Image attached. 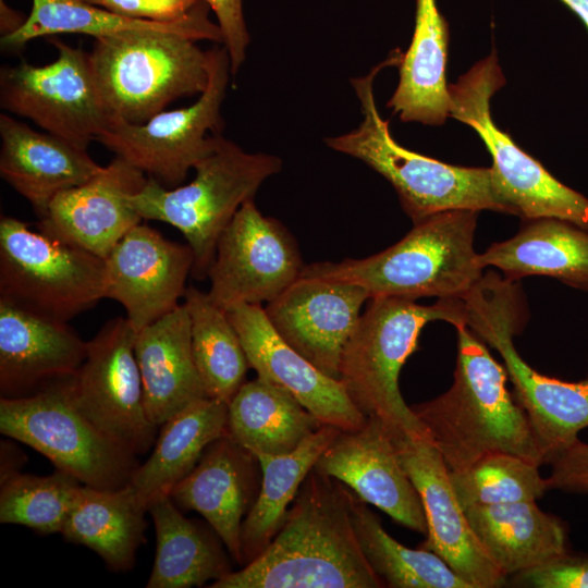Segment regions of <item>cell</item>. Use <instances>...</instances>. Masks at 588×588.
Wrapping results in <instances>:
<instances>
[{
    "mask_svg": "<svg viewBox=\"0 0 588 588\" xmlns=\"http://www.w3.org/2000/svg\"><path fill=\"white\" fill-rule=\"evenodd\" d=\"M348 493L343 483L313 468L265 550L208 587H385L358 544Z\"/></svg>",
    "mask_w": 588,
    "mask_h": 588,
    "instance_id": "cell-1",
    "label": "cell"
},
{
    "mask_svg": "<svg viewBox=\"0 0 588 588\" xmlns=\"http://www.w3.org/2000/svg\"><path fill=\"white\" fill-rule=\"evenodd\" d=\"M453 383L441 395L411 405L449 471L482 457L509 453L544 464L523 407L506 388L507 372L485 343L462 323Z\"/></svg>",
    "mask_w": 588,
    "mask_h": 588,
    "instance_id": "cell-2",
    "label": "cell"
},
{
    "mask_svg": "<svg viewBox=\"0 0 588 588\" xmlns=\"http://www.w3.org/2000/svg\"><path fill=\"white\" fill-rule=\"evenodd\" d=\"M477 218L474 210L436 213L378 254L315 262L302 273L356 283L370 298H463L483 275L474 248Z\"/></svg>",
    "mask_w": 588,
    "mask_h": 588,
    "instance_id": "cell-3",
    "label": "cell"
},
{
    "mask_svg": "<svg viewBox=\"0 0 588 588\" xmlns=\"http://www.w3.org/2000/svg\"><path fill=\"white\" fill-rule=\"evenodd\" d=\"M403 53L395 49L365 76L352 79L360 102L363 121L350 133L329 137L326 144L352 156L390 182L406 215L417 223L450 210H492L509 213L498 195L491 168L453 166L402 147L380 115L373 95L377 74L400 65Z\"/></svg>",
    "mask_w": 588,
    "mask_h": 588,
    "instance_id": "cell-4",
    "label": "cell"
},
{
    "mask_svg": "<svg viewBox=\"0 0 588 588\" xmlns=\"http://www.w3.org/2000/svg\"><path fill=\"white\" fill-rule=\"evenodd\" d=\"M369 301L343 350L339 380L358 409L379 419L394 438L427 439L401 394L400 372L428 322L465 324L463 299L439 298L430 306L401 297Z\"/></svg>",
    "mask_w": 588,
    "mask_h": 588,
    "instance_id": "cell-5",
    "label": "cell"
},
{
    "mask_svg": "<svg viewBox=\"0 0 588 588\" xmlns=\"http://www.w3.org/2000/svg\"><path fill=\"white\" fill-rule=\"evenodd\" d=\"M281 167L280 158L246 152L219 134L210 152L195 164L192 182L167 188L148 177L130 201L142 219L166 222L183 234L194 254L192 275L204 280L224 229Z\"/></svg>",
    "mask_w": 588,
    "mask_h": 588,
    "instance_id": "cell-6",
    "label": "cell"
},
{
    "mask_svg": "<svg viewBox=\"0 0 588 588\" xmlns=\"http://www.w3.org/2000/svg\"><path fill=\"white\" fill-rule=\"evenodd\" d=\"M516 281L482 275L463 298L465 324L504 362L514 397L525 411L544 463L568 448L588 427V375L568 382L532 369L517 353L513 336L522 329V295Z\"/></svg>",
    "mask_w": 588,
    "mask_h": 588,
    "instance_id": "cell-7",
    "label": "cell"
},
{
    "mask_svg": "<svg viewBox=\"0 0 588 588\" xmlns=\"http://www.w3.org/2000/svg\"><path fill=\"white\" fill-rule=\"evenodd\" d=\"M196 41L173 33L95 39L90 61L111 120L142 124L177 98L200 95L209 57Z\"/></svg>",
    "mask_w": 588,
    "mask_h": 588,
    "instance_id": "cell-8",
    "label": "cell"
},
{
    "mask_svg": "<svg viewBox=\"0 0 588 588\" xmlns=\"http://www.w3.org/2000/svg\"><path fill=\"white\" fill-rule=\"evenodd\" d=\"M505 85L497 52L449 84L450 117L468 125L492 158V181L509 213L523 220L556 218L588 230V198L555 179L493 122L492 96Z\"/></svg>",
    "mask_w": 588,
    "mask_h": 588,
    "instance_id": "cell-9",
    "label": "cell"
},
{
    "mask_svg": "<svg viewBox=\"0 0 588 588\" xmlns=\"http://www.w3.org/2000/svg\"><path fill=\"white\" fill-rule=\"evenodd\" d=\"M72 377V376H71ZM19 397L0 399V432L45 455L82 485L130 483L136 456L99 430L76 405L70 378Z\"/></svg>",
    "mask_w": 588,
    "mask_h": 588,
    "instance_id": "cell-10",
    "label": "cell"
},
{
    "mask_svg": "<svg viewBox=\"0 0 588 588\" xmlns=\"http://www.w3.org/2000/svg\"><path fill=\"white\" fill-rule=\"evenodd\" d=\"M106 290V260L13 217L0 221V298L69 321Z\"/></svg>",
    "mask_w": 588,
    "mask_h": 588,
    "instance_id": "cell-11",
    "label": "cell"
},
{
    "mask_svg": "<svg viewBox=\"0 0 588 588\" xmlns=\"http://www.w3.org/2000/svg\"><path fill=\"white\" fill-rule=\"evenodd\" d=\"M208 57L209 81L193 105L161 111L142 124L110 120L96 140L162 186H180L222 128L230 57L224 46L209 49Z\"/></svg>",
    "mask_w": 588,
    "mask_h": 588,
    "instance_id": "cell-12",
    "label": "cell"
},
{
    "mask_svg": "<svg viewBox=\"0 0 588 588\" xmlns=\"http://www.w3.org/2000/svg\"><path fill=\"white\" fill-rule=\"evenodd\" d=\"M51 42L58 50L54 61L45 65L21 61L1 69V108L87 149L111 120L90 56L63 41Z\"/></svg>",
    "mask_w": 588,
    "mask_h": 588,
    "instance_id": "cell-13",
    "label": "cell"
},
{
    "mask_svg": "<svg viewBox=\"0 0 588 588\" xmlns=\"http://www.w3.org/2000/svg\"><path fill=\"white\" fill-rule=\"evenodd\" d=\"M135 338L126 317L108 320L88 341L86 357L70 382L83 414L137 457L154 446L159 427L145 411Z\"/></svg>",
    "mask_w": 588,
    "mask_h": 588,
    "instance_id": "cell-14",
    "label": "cell"
},
{
    "mask_svg": "<svg viewBox=\"0 0 588 588\" xmlns=\"http://www.w3.org/2000/svg\"><path fill=\"white\" fill-rule=\"evenodd\" d=\"M298 245L277 219L264 216L254 199L237 210L219 237L208 279L219 308L270 303L302 274Z\"/></svg>",
    "mask_w": 588,
    "mask_h": 588,
    "instance_id": "cell-15",
    "label": "cell"
},
{
    "mask_svg": "<svg viewBox=\"0 0 588 588\" xmlns=\"http://www.w3.org/2000/svg\"><path fill=\"white\" fill-rule=\"evenodd\" d=\"M369 298L356 283L302 273L265 313L282 340L339 380L343 350Z\"/></svg>",
    "mask_w": 588,
    "mask_h": 588,
    "instance_id": "cell-16",
    "label": "cell"
},
{
    "mask_svg": "<svg viewBox=\"0 0 588 588\" xmlns=\"http://www.w3.org/2000/svg\"><path fill=\"white\" fill-rule=\"evenodd\" d=\"M394 440L426 515L427 538L420 548L440 556L470 588H497L506 584L507 577L475 536L437 449L425 438Z\"/></svg>",
    "mask_w": 588,
    "mask_h": 588,
    "instance_id": "cell-17",
    "label": "cell"
},
{
    "mask_svg": "<svg viewBox=\"0 0 588 588\" xmlns=\"http://www.w3.org/2000/svg\"><path fill=\"white\" fill-rule=\"evenodd\" d=\"M314 469L351 488L396 523L427 534L424 506L404 468L393 434L377 418L356 429L341 430Z\"/></svg>",
    "mask_w": 588,
    "mask_h": 588,
    "instance_id": "cell-18",
    "label": "cell"
},
{
    "mask_svg": "<svg viewBox=\"0 0 588 588\" xmlns=\"http://www.w3.org/2000/svg\"><path fill=\"white\" fill-rule=\"evenodd\" d=\"M105 260V298L124 307L126 319L137 332L180 305L194 254L188 244L169 241L140 222Z\"/></svg>",
    "mask_w": 588,
    "mask_h": 588,
    "instance_id": "cell-19",
    "label": "cell"
},
{
    "mask_svg": "<svg viewBox=\"0 0 588 588\" xmlns=\"http://www.w3.org/2000/svg\"><path fill=\"white\" fill-rule=\"evenodd\" d=\"M148 176L120 157L85 183L59 193L37 222L44 234L106 259L143 220L130 197Z\"/></svg>",
    "mask_w": 588,
    "mask_h": 588,
    "instance_id": "cell-20",
    "label": "cell"
},
{
    "mask_svg": "<svg viewBox=\"0 0 588 588\" xmlns=\"http://www.w3.org/2000/svg\"><path fill=\"white\" fill-rule=\"evenodd\" d=\"M226 313L257 377L289 391L323 425L352 430L365 424L367 417L341 381L324 375L282 340L261 305H238Z\"/></svg>",
    "mask_w": 588,
    "mask_h": 588,
    "instance_id": "cell-21",
    "label": "cell"
},
{
    "mask_svg": "<svg viewBox=\"0 0 588 588\" xmlns=\"http://www.w3.org/2000/svg\"><path fill=\"white\" fill-rule=\"evenodd\" d=\"M87 346L68 321L0 298L1 397L28 395L75 375Z\"/></svg>",
    "mask_w": 588,
    "mask_h": 588,
    "instance_id": "cell-22",
    "label": "cell"
},
{
    "mask_svg": "<svg viewBox=\"0 0 588 588\" xmlns=\"http://www.w3.org/2000/svg\"><path fill=\"white\" fill-rule=\"evenodd\" d=\"M255 462L254 454L225 433L208 445L169 494L180 510L199 513L242 566V524L258 494Z\"/></svg>",
    "mask_w": 588,
    "mask_h": 588,
    "instance_id": "cell-23",
    "label": "cell"
},
{
    "mask_svg": "<svg viewBox=\"0 0 588 588\" xmlns=\"http://www.w3.org/2000/svg\"><path fill=\"white\" fill-rule=\"evenodd\" d=\"M0 175L41 219L61 192L102 170L87 149L0 114Z\"/></svg>",
    "mask_w": 588,
    "mask_h": 588,
    "instance_id": "cell-24",
    "label": "cell"
},
{
    "mask_svg": "<svg viewBox=\"0 0 588 588\" xmlns=\"http://www.w3.org/2000/svg\"><path fill=\"white\" fill-rule=\"evenodd\" d=\"M135 356L145 411L157 427L207 397L192 354L191 318L184 303L136 332Z\"/></svg>",
    "mask_w": 588,
    "mask_h": 588,
    "instance_id": "cell-25",
    "label": "cell"
},
{
    "mask_svg": "<svg viewBox=\"0 0 588 588\" xmlns=\"http://www.w3.org/2000/svg\"><path fill=\"white\" fill-rule=\"evenodd\" d=\"M523 222L513 237L479 254L481 267L498 268L512 281L544 275L588 291V230L556 218Z\"/></svg>",
    "mask_w": 588,
    "mask_h": 588,
    "instance_id": "cell-26",
    "label": "cell"
},
{
    "mask_svg": "<svg viewBox=\"0 0 588 588\" xmlns=\"http://www.w3.org/2000/svg\"><path fill=\"white\" fill-rule=\"evenodd\" d=\"M478 541L509 578L567 552V531L536 501L476 505L464 510Z\"/></svg>",
    "mask_w": 588,
    "mask_h": 588,
    "instance_id": "cell-27",
    "label": "cell"
},
{
    "mask_svg": "<svg viewBox=\"0 0 588 588\" xmlns=\"http://www.w3.org/2000/svg\"><path fill=\"white\" fill-rule=\"evenodd\" d=\"M449 27L436 0H416L415 28L388 107L404 122L440 126L450 118Z\"/></svg>",
    "mask_w": 588,
    "mask_h": 588,
    "instance_id": "cell-28",
    "label": "cell"
},
{
    "mask_svg": "<svg viewBox=\"0 0 588 588\" xmlns=\"http://www.w3.org/2000/svg\"><path fill=\"white\" fill-rule=\"evenodd\" d=\"M32 10L14 33L1 36L5 50L20 49L28 41L57 34H85L95 39L147 33H173L223 44L218 24L208 17L204 3L194 14L177 22H155L125 17L82 0H32Z\"/></svg>",
    "mask_w": 588,
    "mask_h": 588,
    "instance_id": "cell-29",
    "label": "cell"
},
{
    "mask_svg": "<svg viewBox=\"0 0 588 588\" xmlns=\"http://www.w3.org/2000/svg\"><path fill=\"white\" fill-rule=\"evenodd\" d=\"M229 404L210 397L199 400L162 425L146 462L134 470L130 483L148 509L197 465L210 443L228 431Z\"/></svg>",
    "mask_w": 588,
    "mask_h": 588,
    "instance_id": "cell-30",
    "label": "cell"
},
{
    "mask_svg": "<svg viewBox=\"0 0 588 588\" xmlns=\"http://www.w3.org/2000/svg\"><path fill=\"white\" fill-rule=\"evenodd\" d=\"M147 512L131 483L118 489L82 486L61 535L95 551L111 569L125 572L145 542Z\"/></svg>",
    "mask_w": 588,
    "mask_h": 588,
    "instance_id": "cell-31",
    "label": "cell"
},
{
    "mask_svg": "<svg viewBox=\"0 0 588 588\" xmlns=\"http://www.w3.org/2000/svg\"><path fill=\"white\" fill-rule=\"evenodd\" d=\"M321 425L289 391L257 377L230 401L226 433L255 456L281 455Z\"/></svg>",
    "mask_w": 588,
    "mask_h": 588,
    "instance_id": "cell-32",
    "label": "cell"
},
{
    "mask_svg": "<svg viewBox=\"0 0 588 588\" xmlns=\"http://www.w3.org/2000/svg\"><path fill=\"white\" fill-rule=\"evenodd\" d=\"M148 513L155 525L157 546L147 588L203 586L232 572L219 542L186 518L170 495L152 501Z\"/></svg>",
    "mask_w": 588,
    "mask_h": 588,
    "instance_id": "cell-33",
    "label": "cell"
},
{
    "mask_svg": "<svg viewBox=\"0 0 588 588\" xmlns=\"http://www.w3.org/2000/svg\"><path fill=\"white\" fill-rule=\"evenodd\" d=\"M342 429L321 425L296 449L256 456L261 469L257 498L242 524L243 566L260 554L281 528L305 478Z\"/></svg>",
    "mask_w": 588,
    "mask_h": 588,
    "instance_id": "cell-34",
    "label": "cell"
},
{
    "mask_svg": "<svg viewBox=\"0 0 588 588\" xmlns=\"http://www.w3.org/2000/svg\"><path fill=\"white\" fill-rule=\"evenodd\" d=\"M184 305L191 318L192 354L207 397L230 403L246 382L249 367L228 313L208 293L187 286Z\"/></svg>",
    "mask_w": 588,
    "mask_h": 588,
    "instance_id": "cell-35",
    "label": "cell"
},
{
    "mask_svg": "<svg viewBox=\"0 0 588 588\" xmlns=\"http://www.w3.org/2000/svg\"><path fill=\"white\" fill-rule=\"evenodd\" d=\"M354 531L368 564L391 588H470L436 553L392 538L366 502L348 493Z\"/></svg>",
    "mask_w": 588,
    "mask_h": 588,
    "instance_id": "cell-36",
    "label": "cell"
},
{
    "mask_svg": "<svg viewBox=\"0 0 588 588\" xmlns=\"http://www.w3.org/2000/svg\"><path fill=\"white\" fill-rule=\"evenodd\" d=\"M82 486L60 469L48 476L17 471L1 481L0 523L61 534Z\"/></svg>",
    "mask_w": 588,
    "mask_h": 588,
    "instance_id": "cell-37",
    "label": "cell"
},
{
    "mask_svg": "<svg viewBox=\"0 0 588 588\" xmlns=\"http://www.w3.org/2000/svg\"><path fill=\"white\" fill-rule=\"evenodd\" d=\"M539 465L509 453L482 457L462 471H450V481L463 510L536 501L548 490Z\"/></svg>",
    "mask_w": 588,
    "mask_h": 588,
    "instance_id": "cell-38",
    "label": "cell"
},
{
    "mask_svg": "<svg viewBox=\"0 0 588 588\" xmlns=\"http://www.w3.org/2000/svg\"><path fill=\"white\" fill-rule=\"evenodd\" d=\"M517 587L588 588V554H568L510 576Z\"/></svg>",
    "mask_w": 588,
    "mask_h": 588,
    "instance_id": "cell-39",
    "label": "cell"
},
{
    "mask_svg": "<svg viewBox=\"0 0 588 588\" xmlns=\"http://www.w3.org/2000/svg\"><path fill=\"white\" fill-rule=\"evenodd\" d=\"M112 13L155 22H177L194 14L204 0H82Z\"/></svg>",
    "mask_w": 588,
    "mask_h": 588,
    "instance_id": "cell-40",
    "label": "cell"
},
{
    "mask_svg": "<svg viewBox=\"0 0 588 588\" xmlns=\"http://www.w3.org/2000/svg\"><path fill=\"white\" fill-rule=\"evenodd\" d=\"M215 12L220 27L223 46L230 57L231 74L236 75L241 69L249 34L246 28L242 0H204Z\"/></svg>",
    "mask_w": 588,
    "mask_h": 588,
    "instance_id": "cell-41",
    "label": "cell"
},
{
    "mask_svg": "<svg viewBox=\"0 0 588 588\" xmlns=\"http://www.w3.org/2000/svg\"><path fill=\"white\" fill-rule=\"evenodd\" d=\"M548 490L588 493V444L578 439L549 463Z\"/></svg>",
    "mask_w": 588,
    "mask_h": 588,
    "instance_id": "cell-42",
    "label": "cell"
},
{
    "mask_svg": "<svg viewBox=\"0 0 588 588\" xmlns=\"http://www.w3.org/2000/svg\"><path fill=\"white\" fill-rule=\"evenodd\" d=\"M1 34L7 36L17 30L25 22L26 17H23L20 12L10 8L3 0H1Z\"/></svg>",
    "mask_w": 588,
    "mask_h": 588,
    "instance_id": "cell-43",
    "label": "cell"
},
{
    "mask_svg": "<svg viewBox=\"0 0 588 588\" xmlns=\"http://www.w3.org/2000/svg\"><path fill=\"white\" fill-rule=\"evenodd\" d=\"M585 24L588 30V0H561Z\"/></svg>",
    "mask_w": 588,
    "mask_h": 588,
    "instance_id": "cell-44",
    "label": "cell"
}]
</instances>
